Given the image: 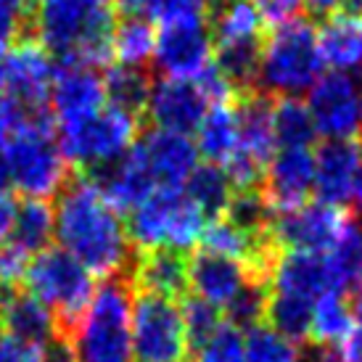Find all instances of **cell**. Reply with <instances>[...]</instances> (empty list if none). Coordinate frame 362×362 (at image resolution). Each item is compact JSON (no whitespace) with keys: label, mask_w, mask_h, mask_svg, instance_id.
<instances>
[{"label":"cell","mask_w":362,"mask_h":362,"mask_svg":"<svg viewBox=\"0 0 362 362\" xmlns=\"http://www.w3.org/2000/svg\"><path fill=\"white\" fill-rule=\"evenodd\" d=\"M53 233L61 249L82 262L90 275L111 278L130 272L135 257L127 225L88 175H77L61 188L53 211Z\"/></svg>","instance_id":"cell-1"},{"label":"cell","mask_w":362,"mask_h":362,"mask_svg":"<svg viewBox=\"0 0 362 362\" xmlns=\"http://www.w3.org/2000/svg\"><path fill=\"white\" fill-rule=\"evenodd\" d=\"M111 37V0H51L37 13V42L64 64L90 69L109 64Z\"/></svg>","instance_id":"cell-2"},{"label":"cell","mask_w":362,"mask_h":362,"mask_svg":"<svg viewBox=\"0 0 362 362\" xmlns=\"http://www.w3.org/2000/svg\"><path fill=\"white\" fill-rule=\"evenodd\" d=\"M130 275L103 278L80 322L66 336L77 362H132Z\"/></svg>","instance_id":"cell-3"},{"label":"cell","mask_w":362,"mask_h":362,"mask_svg":"<svg viewBox=\"0 0 362 362\" xmlns=\"http://www.w3.org/2000/svg\"><path fill=\"white\" fill-rule=\"evenodd\" d=\"M8 182L27 199L48 202L69 182V161L53 135L51 117L42 111H24L19 127L3 148Z\"/></svg>","instance_id":"cell-4"},{"label":"cell","mask_w":362,"mask_h":362,"mask_svg":"<svg viewBox=\"0 0 362 362\" xmlns=\"http://www.w3.org/2000/svg\"><path fill=\"white\" fill-rule=\"evenodd\" d=\"M322 59L312 19H291L272 27L262 45L257 90L272 98H299L320 80Z\"/></svg>","instance_id":"cell-5"},{"label":"cell","mask_w":362,"mask_h":362,"mask_svg":"<svg viewBox=\"0 0 362 362\" xmlns=\"http://www.w3.org/2000/svg\"><path fill=\"white\" fill-rule=\"evenodd\" d=\"M24 286L32 296L51 307L61 336H69L71 328L80 322L95 291L90 270L61 246H48L32 257Z\"/></svg>","instance_id":"cell-6"},{"label":"cell","mask_w":362,"mask_h":362,"mask_svg":"<svg viewBox=\"0 0 362 362\" xmlns=\"http://www.w3.org/2000/svg\"><path fill=\"white\" fill-rule=\"evenodd\" d=\"M206 220L188 196L177 191H156L141 206L130 211L127 220V238L138 252L148 249H177L188 252L191 246L202 241Z\"/></svg>","instance_id":"cell-7"},{"label":"cell","mask_w":362,"mask_h":362,"mask_svg":"<svg viewBox=\"0 0 362 362\" xmlns=\"http://www.w3.org/2000/svg\"><path fill=\"white\" fill-rule=\"evenodd\" d=\"M135 138L138 117L114 106H103L88 119L61 127L59 146L69 164H77L85 172H95L124 156L132 148Z\"/></svg>","instance_id":"cell-8"},{"label":"cell","mask_w":362,"mask_h":362,"mask_svg":"<svg viewBox=\"0 0 362 362\" xmlns=\"http://www.w3.org/2000/svg\"><path fill=\"white\" fill-rule=\"evenodd\" d=\"M132 293V362H185L188 339L180 307L156 293Z\"/></svg>","instance_id":"cell-9"},{"label":"cell","mask_w":362,"mask_h":362,"mask_svg":"<svg viewBox=\"0 0 362 362\" xmlns=\"http://www.w3.org/2000/svg\"><path fill=\"white\" fill-rule=\"evenodd\" d=\"M310 117L315 130L328 141H349L362 135V106L354 80L346 71H331L310 88Z\"/></svg>","instance_id":"cell-10"},{"label":"cell","mask_w":362,"mask_h":362,"mask_svg":"<svg viewBox=\"0 0 362 362\" xmlns=\"http://www.w3.org/2000/svg\"><path fill=\"white\" fill-rule=\"evenodd\" d=\"M346 222H349V211L344 206H331L322 202L304 204L293 211L275 214L272 238L286 252L328 254Z\"/></svg>","instance_id":"cell-11"},{"label":"cell","mask_w":362,"mask_h":362,"mask_svg":"<svg viewBox=\"0 0 362 362\" xmlns=\"http://www.w3.org/2000/svg\"><path fill=\"white\" fill-rule=\"evenodd\" d=\"M211 56H214V40H211L209 21L161 24L153 59L167 77H177V80L199 77L211 64Z\"/></svg>","instance_id":"cell-12"},{"label":"cell","mask_w":362,"mask_h":362,"mask_svg":"<svg viewBox=\"0 0 362 362\" xmlns=\"http://www.w3.org/2000/svg\"><path fill=\"white\" fill-rule=\"evenodd\" d=\"M211 101L196 80H177L164 77L151 82V95L146 103V117L153 122L156 130L191 135L199 130L206 117Z\"/></svg>","instance_id":"cell-13"},{"label":"cell","mask_w":362,"mask_h":362,"mask_svg":"<svg viewBox=\"0 0 362 362\" xmlns=\"http://www.w3.org/2000/svg\"><path fill=\"white\" fill-rule=\"evenodd\" d=\"M315 191V153L310 148H281L262 177V193L275 214L310 204Z\"/></svg>","instance_id":"cell-14"},{"label":"cell","mask_w":362,"mask_h":362,"mask_svg":"<svg viewBox=\"0 0 362 362\" xmlns=\"http://www.w3.org/2000/svg\"><path fill=\"white\" fill-rule=\"evenodd\" d=\"M135 151L146 164L156 191L182 188L199 161V148L188 135L156 130V127L135 143Z\"/></svg>","instance_id":"cell-15"},{"label":"cell","mask_w":362,"mask_h":362,"mask_svg":"<svg viewBox=\"0 0 362 362\" xmlns=\"http://www.w3.org/2000/svg\"><path fill=\"white\" fill-rule=\"evenodd\" d=\"M56 77L51 53L37 40H21L8 51V77L6 93L19 109L42 111L51 98V85Z\"/></svg>","instance_id":"cell-16"},{"label":"cell","mask_w":362,"mask_h":362,"mask_svg":"<svg viewBox=\"0 0 362 362\" xmlns=\"http://www.w3.org/2000/svg\"><path fill=\"white\" fill-rule=\"evenodd\" d=\"M48 101L61 127L88 119L93 114H98L106 103L103 77L90 66L64 64L61 69H56Z\"/></svg>","instance_id":"cell-17"},{"label":"cell","mask_w":362,"mask_h":362,"mask_svg":"<svg viewBox=\"0 0 362 362\" xmlns=\"http://www.w3.org/2000/svg\"><path fill=\"white\" fill-rule=\"evenodd\" d=\"M362 167V138L325 141L315 153V191L322 204L344 206L352 202L354 177Z\"/></svg>","instance_id":"cell-18"},{"label":"cell","mask_w":362,"mask_h":362,"mask_svg":"<svg viewBox=\"0 0 362 362\" xmlns=\"http://www.w3.org/2000/svg\"><path fill=\"white\" fill-rule=\"evenodd\" d=\"M130 283L132 291L156 293L164 299H185L191 286H188V254L177 249H148L138 252V257L130 264Z\"/></svg>","instance_id":"cell-19"},{"label":"cell","mask_w":362,"mask_h":362,"mask_svg":"<svg viewBox=\"0 0 362 362\" xmlns=\"http://www.w3.org/2000/svg\"><path fill=\"white\" fill-rule=\"evenodd\" d=\"M88 177L98 185L101 196L117 211H132L135 206H141L148 196L156 193L151 175H148L146 164L135 151V143H132V148L124 156L111 161L109 167L88 172Z\"/></svg>","instance_id":"cell-20"},{"label":"cell","mask_w":362,"mask_h":362,"mask_svg":"<svg viewBox=\"0 0 362 362\" xmlns=\"http://www.w3.org/2000/svg\"><path fill=\"white\" fill-rule=\"evenodd\" d=\"M252 275L241 262L214 254L209 249H202L193 257H188V286L193 296L214 307H225L235 293L241 291Z\"/></svg>","instance_id":"cell-21"},{"label":"cell","mask_w":362,"mask_h":362,"mask_svg":"<svg viewBox=\"0 0 362 362\" xmlns=\"http://www.w3.org/2000/svg\"><path fill=\"white\" fill-rule=\"evenodd\" d=\"M235 119H238V151L267 170L275 156V132H272V109L275 98L262 90H246L233 95Z\"/></svg>","instance_id":"cell-22"},{"label":"cell","mask_w":362,"mask_h":362,"mask_svg":"<svg viewBox=\"0 0 362 362\" xmlns=\"http://www.w3.org/2000/svg\"><path fill=\"white\" fill-rule=\"evenodd\" d=\"M0 333H8L13 339H19V341L42 349L61 331L51 307H45L30 291L11 288L8 296L0 304Z\"/></svg>","instance_id":"cell-23"},{"label":"cell","mask_w":362,"mask_h":362,"mask_svg":"<svg viewBox=\"0 0 362 362\" xmlns=\"http://www.w3.org/2000/svg\"><path fill=\"white\" fill-rule=\"evenodd\" d=\"M270 291L296 293V296L317 302L322 293L333 291L325 254L286 252L283 249L270 272Z\"/></svg>","instance_id":"cell-24"},{"label":"cell","mask_w":362,"mask_h":362,"mask_svg":"<svg viewBox=\"0 0 362 362\" xmlns=\"http://www.w3.org/2000/svg\"><path fill=\"white\" fill-rule=\"evenodd\" d=\"M317 48L322 64L336 71H349L362 66V19L360 16H344L333 13L322 19L317 32Z\"/></svg>","instance_id":"cell-25"},{"label":"cell","mask_w":362,"mask_h":362,"mask_svg":"<svg viewBox=\"0 0 362 362\" xmlns=\"http://www.w3.org/2000/svg\"><path fill=\"white\" fill-rule=\"evenodd\" d=\"M262 45H264L262 35L259 37H249V40L214 42V59H211V64L217 66V71L230 85L233 95L246 90H257Z\"/></svg>","instance_id":"cell-26"},{"label":"cell","mask_w":362,"mask_h":362,"mask_svg":"<svg viewBox=\"0 0 362 362\" xmlns=\"http://www.w3.org/2000/svg\"><path fill=\"white\" fill-rule=\"evenodd\" d=\"M196 135H199V141H196L199 153L209 164H220L222 167L238 148V119H235L233 101L209 106Z\"/></svg>","instance_id":"cell-27"},{"label":"cell","mask_w":362,"mask_h":362,"mask_svg":"<svg viewBox=\"0 0 362 362\" xmlns=\"http://www.w3.org/2000/svg\"><path fill=\"white\" fill-rule=\"evenodd\" d=\"M185 196L196 209L204 214L206 222H220L228 211V204L233 199V185L220 164H202L191 172L185 180Z\"/></svg>","instance_id":"cell-28"},{"label":"cell","mask_w":362,"mask_h":362,"mask_svg":"<svg viewBox=\"0 0 362 362\" xmlns=\"http://www.w3.org/2000/svg\"><path fill=\"white\" fill-rule=\"evenodd\" d=\"M328 275H331L333 291L346 293L362 272V217L349 214L341 235L336 238L331 252L325 254Z\"/></svg>","instance_id":"cell-29"},{"label":"cell","mask_w":362,"mask_h":362,"mask_svg":"<svg viewBox=\"0 0 362 362\" xmlns=\"http://www.w3.org/2000/svg\"><path fill=\"white\" fill-rule=\"evenodd\" d=\"M354 331L352 302L341 291L322 293L312 310L310 341L315 344H344Z\"/></svg>","instance_id":"cell-30"},{"label":"cell","mask_w":362,"mask_h":362,"mask_svg":"<svg viewBox=\"0 0 362 362\" xmlns=\"http://www.w3.org/2000/svg\"><path fill=\"white\" fill-rule=\"evenodd\" d=\"M312 310H315L312 299H304V296H296V293L270 291L264 320L270 322L272 331L286 336L288 341H310Z\"/></svg>","instance_id":"cell-31"},{"label":"cell","mask_w":362,"mask_h":362,"mask_svg":"<svg viewBox=\"0 0 362 362\" xmlns=\"http://www.w3.org/2000/svg\"><path fill=\"white\" fill-rule=\"evenodd\" d=\"M53 238V209L48 202L40 199H24L16 206V220L8 241L19 246L21 252L35 254L51 246Z\"/></svg>","instance_id":"cell-32"},{"label":"cell","mask_w":362,"mask_h":362,"mask_svg":"<svg viewBox=\"0 0 362 362\" xmlns=\"http://www.w3.org/2000/svg\"><path fill=\"white\" fill-rule=\"evenodd\" d=\"M103 90H106L109 106L127 111V114L141 119V114H146L148 95H151V80L143 69L119 64L103 74Z\"/></svg>","instance_id":"cell-33"},{"label":"cell","mask_w":362,"mask_h":362,"mask_svg":"<svg viewBox=\"0 0 362 362\" xmlns=\"http://www.w3.org/2000/svg\"><path fill=\"white\" fill-rule=\"evenodd\" d=\"M272 132L275 143H281L283 148H310V143L317 135L310 109L299 98H275Z\"/></svg>","instance_id":"cell-34"},{"label":"cell","mask_w":362,"mask_h":362,"mask_svg":"<svg viewBox=\"0 0 362 362\" xmlns=\"http://www.w3.org/2000/svg\"><path fill=\"white\" fill-rule=\"evenodd\" d=\"M153 48H156V32L151 19H124L119 27H114L111 53L119 59L122 66L143 69L153 59Z\"/></svg>","instance_id":"cell-35"},{"label":"cell","mask_w":362,"mask_h":362,"mask_svg":"<svg viewBox=\"0 0 362 362\" xmlns=\"http://www.w3.org/2000/svg\"><path fill=\"white\" fill-rule=\"evenodd\" d=\"M222 220L230 222L233 228H238L241 233H249V235H267V233H272L275 211L267 204L262 188H249V191L233 193Z\"/></svg>","instance_id":"cell-36"},{"label":"cell","mask_w":362,"mask_h":362,"mask_svg":"<svg viewBox=\"0 0 362 362\" xmlns=\"http://www.w3.org/2000/svg\"><path fill=\"white\" fill-rule=\"evenodd\" d=\"M267 299H270V281L252 275L241 291L222 307L225 322L235 325L238 331H249L254 325H262L264 310H267Z\"/></svg>","instance_id":"cell-37"},{"label":"cell","mask_w":362,"mask_h":362,"mask_svg":"<svg viewBox=\"0 0 362 362\" xmlns=\"http://www.w3.org/2000/svg\"><path fill=\"white\" fill-rule=\"evenodd\" d=\"M209 30L214 42L249 40V37H259L262 35V19L249 0H241L230 8L214 13L209 19Z\"/></svg>","instance_id":"cell-38"},{"label":"cell","mask_w":362,"mask_h":362,"mask_svg":"<svg viewBox=\"0 0 362 362\" xmlns=\"http://www.w3.org/2000/svg\"><path fill=\"white\" fill-rule=\"evenodd\" d=\"M246 362H299V346L270 325H254L243 336Z\"/></svg>","instance_id":"cell-39"},{"label":"cell","mask_w":362,"mask_h":362,"mask_svg":"<svg viewBox=\"0 0 362 362\" xmlns=\"http://www.w3.org/2000/svg\"><path fill=\"white\" fill-rule=\"evenodd\" d=\"M182 325H185V339H188V349L196 352L211 333L225 322L220 307L204 302L199 296H185L182 299Z\"/></svg>","instance_id":"cell-40"},{"label":"cell","mask_w":362,"mask_h":362,"mask_svg":"<svg viewBox=\"0 0 362 362\" xmlns=\"http://www.w3.org/2000/svg\"><path fill=\"white\" fill-rule=\"evenodd\" d=\"M196 362H246L243 357V331L222 322L217 331L196 349Z\"/></svg>","instance_id":"cell-41"},{"label":"cell","mask_w":362,"mask_h":362,"mask_svg":"<svg viewBox=\"0 0 362 362\" xmlns=\"http://www.w3.org/2000/svg\"><path fill=\"white\" fill-rule=\"evenodd\" d=\"M151 19L161 24L209 21V0H156Z\"/></svg>","instance_id":"cell-42"},{"label":"cell","mask_w":362,"mask_h":362,"mask_svg":"<svg viewBox=\"0 0 362 362\" xmlns=\"http://www.w3.org/2000/svg\"><path fill=\"white\" fill-rule=\"evenodd\" d=\"M30 24L27 0H0V45L19 40Z\"/></svg>","instance_id":"cell-43"},{"label":"cell","mask_w":362,"mask_h":362,"mask_svg":"<svg viewBox=\"0 0 362 362\" xmlns=\"http://www.w3.org/2000/svg\"><path fill=\"white\" fill-rule=\"evenodd\" d=\"M30 262H32V254L21 252L19 246H13L11 241L3 243L0 246V286L16 288L24 281Z\"/></svg>","instance_id":"cell-44"},{"label":"cell","mask_w":362,"mask_h":362,"mask_svg":"<svg viewBox=\"0 0 362 362\" xmlns=\"http://www.w3.org/2000/svg\"><path fill=\"white\" fill-rule=\"evenodd\" d=\"M252 6L259 13L262 24L278 27V24L296 19V13L302 11L304 0H254Z\"/></svg>","instance_id":"cell-45"},{"label":"cell","mask_w":362,"mask_h":362,"mask_svg":"<svg viewBox=\"0 0 362 362\" xmlns=\"http://www.w3.org/2000/svg\"><path fill=\"white\" fill-rule=\"evenodd\" d=\"M0 362H42V349L0 333Z\"/></svg>","instance_id":"cell-46"},{"label":"cell","mask_w":362,"mask_h":362,"mask_svg":"<svg viewBox=\"0 0 362 362\" xmlns=\"http://www.w3.org/2000/svg\"><path fill=\"white\" fill-rule=\"evenodd\" d=\"M21 117H24V109H19L8 95H0V148H6L8 138L19 127Z\"/></svg>","instance_id":"cell-47"},{"label":"cell","mask_w":362,"mask_h":362,"mask_svg":"<svg viewBox=\"0 0 362 362\" xmlns=\"http://www.w3.org/2000/svg\"><path fill=\"white\" fill-rule=\"evenodd\" d=\"M42 362H77L69 339L59 333L53 341L45 344V346H42Z\"/></svg>","instance_id":"cell-48"},{"label":"cell","mask_w":362,"mask_h":362,"mask_svg":"<svg viewBox=\"0 0 362 362\" xmlns=\"http://www.w3.org/2000/svg\"><path fill=\"white\" fill-rule=\"evenodd\" d=\"M124 19H151L156 0H111Z\"/></svg>","instance_id":"cell-49"},{"label":"cell","mask_w":362,"mask_h":362,"mask_svg":"<svg viewBox=\"0 0 362 362\" xmlns=\"http://www.w3.org/2000/svg\"><path fill=\"white\" fill-rule=\"evenodd\" d=\"M16 206L19 204L13 202L8 193H0V246L11 238L13 220H16Z\"/></svg>","instance_id":"cell-50"},{"label":"cell","mask_w":362,"mask_h":362,"mask_svg":"<svg viewBox=\"0 0 362 362\" xmlns=\"http://www.w3.org/2000/svg\"><path fill=\"white\" fill-rule=\"evenodd\" d=\"M304 3H307V11H310L312 19H328L341 6V0H304Z\"/></svg>","instance_id":"cell-51"},{"label":"cell","mask_w":362,"mask_h":362,"mask_svg":"<svg viewBox=\"0 0 362 362\" xmlns=\"http://www.w3.org/2000/svg\"><path fill=\"white\" fill-rule=\"evenodd\" d=\"M352 202H354V214H357V217H362V167H360V172H357V177H354Z\"/></svg>","instance_id":"cell-52"},{"label":"cell","mask_w":362,"mask_h":362,"mask_svg":"<svg viewBox=\"0 0 362 362\" xmlns=\"http://www.w3.org/2000/svg\"><path fill=\"white\" fill-rule=\"evenodd\" d=\"M6 77H8V45H0V90H6Z\"/></svg>","instance_id":"cell-53"},{"label":"cell","mask_w":362,"mask_h":362,"mask_svg":"<svg viewBox=\"0 0 362 362\" xmlns=\"http://www.w3.org/2000/svg\"><path fill=\"white\" fill-rule=\"evenodd\" d=\"M235 3H241V0H209V19L214 16V13H220V11L235 6Z\"/></svg>","instance_id":"cell-54"},{"label":"cell","mask_w":362,"mask_h":362,"mask_svg":"<svg viewBox=\"0 0 362 362\" xmlns=\"http://www.w3.org/2000/svg\"><path fill=\"white\" fill-rule=\"evenodd\" d=\"M8 170H6V161H3V153H0V193L8 191Z\"/></svg>","instance_id":"cell-55"},{"label":"cell","mask_w":362,"mask_h":362,"mask_svg":"<svg viewBox=\"0 0 362 362\" xmlns=\"http://www.w3.org/2000/svg\"><path fill=\"white\" fill-rule=\"evenodd\" d=\"M354 288H357V299H362V272L360 278H357V283H354Z\"/></svg>","instance_id":"cell-56"},{"label":"cell","mask_w":362,"mask_h":362,"mask_svg":"<svg viewBox=\"0 0 362 362\" xmlns=\"http://www.w3.org/2000/svg\"><path fill=\"white\" fill-rule=\"evenodd\" d=\"M35 3H42V6H45V3H51V0H35Z\"/></svg>","instance_id":"cell-57"},{"label":"cell","mask_w":362,"mask_h":362,"mask_svg":"<svg viewBox=\"0 0 362 362\" xmlns=\"http://www.w3.org/2000/svg\"><path fill=\"white\" fill-rule=\"evenodd\" d=\"M360 106H362V98H360ZM360 138H362V135H360Z\"/></svg>","instance_id":"cell-58"}]
</instances>
